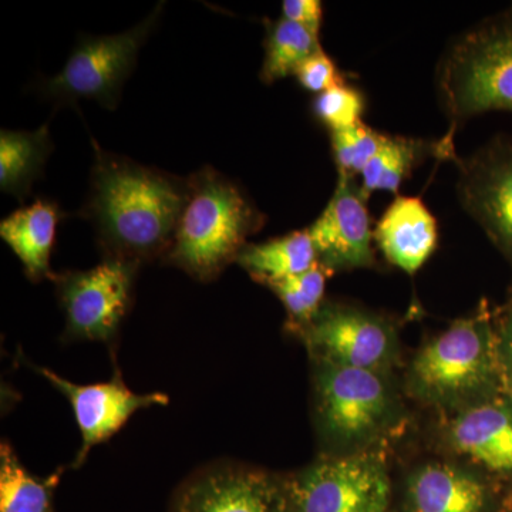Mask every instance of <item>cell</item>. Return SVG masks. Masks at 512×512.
<instances>
[{
  "label": "cell",
  "instance_id": "6da1fadb",
  "mask_svg": "<svg viewBox=\"0 0 512 512\" xmlns=\"http://www.w3.org/2000/svg\"><path fill=\"white\" fill-rule=\"evenodd\" d=\"M96 163L84 214L93 222L104 259L143 262L164 258L187 200V180L94 144Z\"/></svg>",
  "mask_w": 512,
  "mask_h": 512
},
{
  "label": "cell",
  "instance_id": "7a4b0ae2",
  "mask_svg": "<svg viewBox=\"0 0 512 512\" xmlns=\"http://www.w3.org/2000/svg\"><path fill=\"white\" fill-rule=\"evenodd\" d=\"M495 309L483 301L420 346L404 370L407 399L448 416L507 392L497 356Z\"/></svg>",
  "mask_w": 512,
  "mask_h": 512
},
{
  "label": "cell",
  "instance_id": "3957f363",
  "mask_svg": "<svg viewBox=\"0 0 512 512\" xmlns=\"http://www.w3.org/2000/svg\"><path fill=\"white\" fill-rule=\"evenodd\" d=\"M312 363V417L319 454L387 451L409 423L396 373Z\"/></svg>",
  "mask_w": 512,
  "mask_h": 512
},
{
  "label": "cell",
  "instance_id": "277c9868",
  "mask_svg": "<svg viewBox=\"0 0 512 512\" xmlns=\"http://www.w3.org/2000/svg\"><path fill=\"white\" fill-rule=\"evenodd\" d=\"M266 217L234 181L212 167L187 178V200L164 262L212 282L237 261Z\"/></svg>",
  "mask_w": 512,
  "mask_h": 512
},
{
  "label": "cell",
  "instance_id": "5b68a950",
  "mask_svg": "<svg viewBox=\"0 0 512 512\" xmlns=\"http://www.w3.org/2000/svg\"><path fill=\"white\" fill-rule=\"evenodd\" d=\"M437 92L454 146L458 128L488 111L512 113V5L451 43L437 70Z\"/></svg>",
  "mask_w": 512,
  "mask_h": 512
},
{
  "label": "cell",
  "instance_id": "8992f818",
  "mask_svg": "<svg viewBox=\"0 0 512 512\" xmlns=\"http://www.w3.org/2000/svg\"><path fill=\"white\" fill-rule=\"evenodd\" d=\"M394 478L387 451L319 454L284 474V512H393Z\"/></svg>",
  "mask_w": 512,
  "mask_h": 512
},
{
  "label": "cell",
  "instance_id": "52a82bcc",
  "mask_svg": "<svg viewBox=\"0 0 512 512\" xmlns=\"http://www.w3.org/2000/svg\"><path fill=\"white\" fill-rule=\"evenodd\" d=\"M293 336L308 350L311 362L384 373H396L402 365L394 319L356 303L325 301Z\"/></svg>",
  "mask_w": 512,
  "mask_h": 512
},
{
  "label": "cell",
  "instance_id": "ba28073f",
  "mask_svg": "<svg viewBox=\"0 0 512 512\" xmlns=\"http://www.w3.org/2000/svg\"><path fill=\"white\" fill-rule=\"evenodd\" d=\"M510 508V487L474 464L444 454L414 461L394 484L393 512H507Z\"/></svg>",
  "mask_w": 512,
  "mask_h": 512
},
{
  "label": "cell",
  "instance_id": "9c48e42d",
  "mask_svg": "<svg viewBox=\"0 0 512 512\" xmlns=\"http://www.w3.org/2000/svg\"><path fill=\"white\" fill-rule=\"evenodd\" d=\"M140 265L104 259L87 271H67L52 279L64 312L67 342H101L113 346L133 303Z\"/></svg>",
  "mask_w": 512,
  "mask_h": 512
},
{
  "label": "cell",
  "instance_id": "30bf717a",
  "mask_svg": "<svg viewBox=\"0 0 512 512\" xmlns=\"http://www.w3.org/2000/svg\"><path fill=\"white\" fill-rule=\"evenodd\" d=\"M163 10V3L133 29L119 35L86 36L64 64L62 72L42 84L49 99L94 100L106 109H116L121 87L136 64L138 50L146 42Z\"/></svg>",
  "mask_w": 512,
  "mask_h": 512
},
{
  "label": "cell",
  "instance_id": "8fae6325",
  "mask_svg": "<svg viewBox=\"0 0 512 512\" xmlns=\"http://www.w3.org/2000/svg\"><path fill=\"white\" fill-rule=\"evenodd\" d=\"M454 163L461 205L504 256L512 274V134H500Z\"/></svg>",
  "mask_w": 512,
  "mask_h": 512
},
{
  "label": "cell",
  "instance_id": "7c38bea8",
  "mask_svg": "<svg viewBox=\"0 0 512 512\" xmlns=\"http://www.w3.org/2000/svg\"><path fill=\"white\" fill-rule=\"evenodd\" d=\"M170 512H284V474L232 461L207 464L178 485Z\"/></svg>",
  "mask_w": 512,
  "mask_h": 512
},
{
  "label": "cell",
  "instance_id": "4fadbf2b",
  "mask_svg": "<svg viewBox=\"0 0 512 512\" xmlns=\"http://www.w3.org/2000/svg\"><path fill=\"white\" fill-rule=\"evenodd\" d=\"M433 440L437 453L474 464L512 490V394L439 416Z\"/></svg>",
  "mask_w": 512,
  "mask_h": 512
},
{
  "label": "cell",
  "instance_id": "5bb4252c",
  "mask_svg": "<svg viewBox=\"0 0 512 512\" xmlns=\"http://www.w3.org/2000/svg\"><path fill=\"white\" fill-rule=\"evenodd\" d=\"M32 367L59 390L72 406L74 419L82 436V446L74 457L70 466L72 468L82 467L92 448L119 433L138 410L167 406L170 403L168 394H141L128 389L120 370H116L109 382L77 384L46 367Z\"/></svg>",
  "mask_w": 512,
  "mask_h": 512
},
{
  "label": "cell",
  "instance_id": "9a60e30c",
  "mask_svg": "<svg viewBox=\"0 0 512 512\" xmlns=\"http://www.w3.org/2000/svg\"><path fill=\"white\" fill-rule=\"evenodd\" d=\"M335 192L318 220L309 227L318 262L330 274L375 269L379 266L373 249L372 229L367 200L352 175L339 174Z\"/></svg>",
  "mask_w": 512,
  "mask_h": 512
},
{
  "label": "cell",
  "instance_id": "2e32d148",
  "mask_svg": "<svg viewBox=\"0 0 512 512\" xmlns=\"http://www.w3.org/2000/svg\"><path fill=\"white\" fill-rule=\"evenodd\" d=\"M377 248L390 265L413 276L439 245V225L417 197H397L375 229Z\"/></svg>",
  "mask_w": 512,
  "mask_h": 512
},
{
  "label": "cell",
  "instance_id": "e0dca14e",
  "mask_svg": "<svg viewBox=\"0 0 512 512\" xmlns=\"http://www.w3.org/2000/svg\"><path fill=\"white\" fill-rule=\"evenodd\" d=\"M60 220L62 211L56 202L37 200L0 222V237L18 256L32 282L55 278L56 274L50 269V256Z\"/></svg>",
  "mask_w": 512,
  "mask_h": 512
},
{
  "label": "cell",
  "instance_id": "ac0fdd59",
  "mask_svg": "<svg viewBox=\"0 0 512 512\" xmlns=\"http://www.w3.org/2000/svg\"><path fill=\"white\" fill-rule=\"evenodd\" d=\"M440 161L456 160V148L443 138L437 141L420 138L386 136L375 157L362 171V188L367 195L376 191H389L397 194L407 178L412 177L414 168L427 158Z\"/></svg>",
  "mask_w": 512,
  "mask_h": 512
},
{
  "label": "cell",
  "instance_id": "d6986e66",
  "mask_svg": "<svg viewBox=\"0 0 512 512\" xmlns=\"http://www.w3.org/2000/svg\"><path fill=\"white\" fill-rule=\"evenodd\" d=\"M235 262L255 282L266 286L309 271L318 264V254L309 229H303L261 244H247Z\"/></svg>",
  "mask_w": 512,
  "mask_h": 512
},
{
  "label": "cell",
  "instance_id": "ffe728a7",
  "mask_svg": "<svg viewBox=\"0 0 512 512\" xmlns=\"http://www.w3.org/2000/svg\"><path fill=\"white\" fill-rule=\"evenodd\" d=\"M53 144L47 124L36 131L0 133V188L23 201L42 174Z\"/></svg>",
  "mask_w": 512,
  "mask_h": 512
},
{
  "label": "cell",
  "instance_id": "44dd1931",
  "mask_svg": "<svg viewBox=\"0 0 512 512\" xmlns=\"http://www.w3.org/2000/svg\"><path fill=\"white\" fill-rule=\"evenodd\" d=\"M64 468L46 477L23 466L9 441L0 444V512H57L55 494Z\"/></svg>",
  "mask_w": 512,
  "mask_h": 512
},
{
  "label": "cell",
  "instance_id": "7402d4cb",
  "mask_svg": "<svg viewBox=\"0 0 512 512\" xmlns=\"http://www.w3.org/2000/svg\"><path fill=\"white\" fill-rule=\"evenodd\" d=\"M265 26V59L259 73L265 84L295 74L309 56L322 49L319 35L291 20H265Z\"/></svg>",
  "mask_w": 512,
  "mask_h": 512
},
{
  "label": "cell",
  "instance_id": "603a6c76",
  "mask_svg": "<svg viewBox=\"0 0 512 512\" xmlns=\"http://www.w3.org/2000/svg\"><path fill=\"white\" fill-rule=\"evenodd\" d=\"M330 276L332 274L328 269L318 262L303 274L266 285L285 306L288 315L286 329L291 335L303 328L322 308L326 301V284Z\"/></svg>",
  "mask_w": 512,
  "mask_h": 512
},
{
  "label": "cell",
  "instance_id": "cb8c5ba5",
  "mask_svg": "<svg viewBox=\"0 0 512 512\" xmlns=\"http://www.w3.org/2000/svg\"><path fill=\"white\" fill-rule=\"evenodd\" d=\"M387 134L360 123L346 130L330 133L333 160L339 174H362L369 161L375 157Z\"/></svg>",
  "mask_w": 512,
  "mask_h": 512
},
{
  "label": "cell",
  "instance_id": "d4e9b609",
  "mask_svg": "<svg viewBox=\"0 0 512 512\" xmlns=\"http://www.w3.org/2000/svg\"><path fill=\"white\" fill-rule=\"evenodd\" d=\"M366 109L363 93L349 84H340L318 94L312 101L313 117L332 131L346 130L362 123Z\"/></svg>",
  "mask_w": 512,
  "mask_h": 512
},
{
  "label": "cell",
  "instance_id": "484cf974",
  "mask_svg": "<svg viewBox=\"0 0 512 512\" xmlns=\"http://www.w3.org/2000/svg\"><path fill=\"white\" fill-rule=\"evenodd\" d=\"M293 76L303 89L316 94L328 92L333 87L345 84V74L340 72L338 64L323 49L309 56Z\"/></svg>",
  "mask_w": 512,
  "mask_h": 512
},
{
  "label": "cell",
  "instance_id": "4316f807",
  "mask_svg": "<svg viewBox=\"0 0 512 512\" xmlns=\"http://www.w3.org/2000/svg\"><path fill=\"white\" fill-rule=\"evenodd\" d=\"M495 342L505 390L512 394V298L495 309Z\"/></svg>",
  "mask_w": 512,
  "mask_h": 512
},
{
  "label": "cell",
  "instance_id": "83f0119b",
  "mask_svg": "<svg viewBox=\"0 0 512 512\" xmlns=\"http://www.w3.org/2000/svg\"><path fill=\"white\" fill-rule=\"evenodd\" d=\"M282 18L311 30L319 35L322 28L323 5L319 0H285L282 2Z\"/></svg>",
  "mask_w": 512,
  "mask_h": 512
},
{
  "label": "cell",
  "instance_id": "f1b7e54d",
  "mask_svg": "<svg viewBox=\"0 0 512 512\" xmlns=\"http://www.w3.org/2000/svg\"><path fill=\"white\" fill-rule=\"evenodd\" d=\"M507 512H512V508H510V510H508Z\"/></svg>",
  "mask_w": 512,
  "mask_h": 512
},
{
  "label": "cell",
  "instance_id": "f546056e",
  "mask_svg": "<svg viewBox=\"0 0 512 512\" xmlns=\"http://www.w3.org/2000/svg\"><path fill=\"white\" fill-rule=\"evenodd\" d=\"M511 394V393H510Z\"/></svg>",
  "mask_w": 512,
  "mask_h": 512
}]
</instances>
